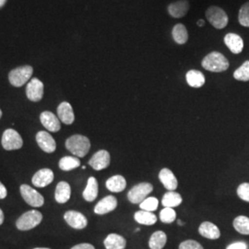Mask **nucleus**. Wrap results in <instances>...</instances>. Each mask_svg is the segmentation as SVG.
<instances>
[{
    "label": "nucleus",
    "instance_id": "1",
    "mask_svg": "<svg viewBox=\"0 0 249 249\" xmlns=\"http://www.w3.org/2000/svg\"><path fill=\"white\" fill-rule=\"evenodd\" d=\"M202 68L211 72H223L229 69V61L223 53L217 51L207 54L201 62Z\"/></svg>",
    "mask_w": 249,
    "mask_h": 249
},
{
    "label": "nucleus",
    "instance_id": "2",
    "mask_svg": "<svg viewBox=\"0 0 249 249\" xmlns=\"http://www.w3.org/2000/svg\"><path fill=\"white\" fill-rule=\"evenodd\" d=\"M66 148L71 151L73 155L83 158L89 152L90 142L89 139L85 136L73 135L66 141Z\"/></svg>",
    "mask_w": 249,
    "mask_h": 249
},
{
    "label": "nucleus",
    "instance_id": "3",
    "mask_svg": "<svg viewBox=\"0 0 249 249\" xmlns=\"http://www.w3.org/2000/svg\"><path fill=\"white\" fill-rule=\"evenodd\" d=\"M205 16L208 21L217 30L225 28L229 22L227 13L218 6H211L208 8L205 12Z\"/></svg>",
    "mask_w": 249,
    "mask_h": 249
},
{
    "label": "nucleus",
    "instance_id": "4",
    "mask_svg": "<svg viewBox=\"0 0 249 249\" xmlns=\"http://www.w3.org/2000/svg\"><path fill=\"white\" fill-rule=\"evenodd\" d=\"M43 220V215L36 210L29 211L22 214L16 222V226L20 231L32 230L37 225H39Z\"/></svg>",
    "mask_w": 249,
    "mask_h": 249
},
{
    "label": "nucleus",
    "instance_id": "5",
    "mask_svg": "<svg viewBox=\"0 0 249 249\" xmlns=\"http://www.w3.org/2000/svg\"><path fill=\"white\" fill-rule=\"evenodd\" d=\"M34 70L31 66L18 67L9 72V80L11 85L14 87H21L31 79Z\"/></svg>",
    "mask_w": 249,
    "mask_h": 249
},
{
    "label": "nucleus",
    "instance_id": "6",
    "mask_svg": "<svg viewBox=\"0 0 249 249\" xmlns=\"http://www.w3.org/2000/svg\"><path fill=\"white\" fill-rule=\"evenodd\" d=\"M152 190L153 187L150 183H141L129 190L127 198L131 203L141 204L143 200L147 198L149 194L152 192Z\"/></svg>",
    "mask_w": 249,
    "mask_h": 249
},
{
    "label": "nucleus",
    "instance_id": "7",
    "mask_svg": "<svg viewBox=\"0 0 249 249\" xmlns=\"http://www.w3.org/2000/svg\"><path fill=\"white\" fill-rule=\"evenodd\" d=\"M1 143L5 150L14 151V150H18L22 147L23 141H22L20 135L16 130H14L12 128H9L4 131Z\"/></svg>",
    "mask_w": 249,
    "mask_h": 249
},
{
    "label": "nucleus",
    "instance_id": "8",
    "mask_svg": "<svg viewBox=\"0 0 249 249\" xmlns=\"http://www.w3.org/2000/svg\"><path fill=\"white\" fill-rule=\"evenodd\" d=\"M20 194L26 203L32 207H42L45 203V198L37 190L28 185H21L20 186Z\"/></svg>",
    "mask_w": 249,
    "mask_h": 249
},
{
    "label": "nucleus",
    "instance_id": "9",
    "mask_svg": "<svg viewBox=\"0 0 249 249\" xmlns=\"http://www.w3.org/2000/svg\"><path fill=\"white\" fill-rule=\"evenodd\" d=\"M27 97L32 102H39L44 96V83L38 79H32L27 84Z\"/></svg>",
    "mask_w": 249,
    "mask_h": 249
},
{
    "label": "nucleus",
    "instance_id": "10",
    "mask_svg": "<svg viewBox=\"0 0 249 249\" xmlns=\"http://www.w3.org/2000/svg\"><path fill=\"white\" fill-rule=\"evenodd\" d=\"M64 219L70 226L77 230L84 229L88 224L87 218L83 214L76 211L67 212L64 215Z\"/></svg>",
    "mask_w": 249,
    "mask_h": 249
},
{
    "label": "nucleus",
    "instance_id": "11",
    "mask_svg": "<svg viewBox=\"0 0 249 249\" xmlns=\"http://www.w3.org/2000/svg\"><path fill=\"white\" fill-rule=\"evenodd\" d=\"M110 154L107 151L101 150L93 154L91 159L89 160V164L96 171L106 169L110 164Z\"/></svg>",
    "mask_w": 249,
    "mask_h": 249
},
{
    "label": "nucleus",
    "instance_id": "12",
    "mask_svg": "<svg viewBox=\"0 0 249 249\" xmlns=\"http://www.w3.org/2000/svg\"><path fill=\"white\" fill-rule=\"evenodd\" d=\"M41 123L50 132H58L61 128L60 120L49 111H45L40 116Z\"/></svg>",
    "mask_w": 249,
    "mask_h": 249
},
{
    "label": "nucleus",
    "instance_id": "13",
    "mask_svg": "<svg viewBox=\"0 0 249 249\" xmlns=\"http://www.w3.org/2000/svg\"><path fill=\"white\" fill-rule=\"evenodd\" d=\"M36 142L39 147L47 153H52L56 149V144L53 137L46 131H39L36 135Z\"/></svg>",
    "mask_w": 249,
    "mask_h": 249
},
{
    "label": "nucleus",
    "instance_id": "14",
    "mask_svg": "<svg viewBox=\"0 0 249 249\" xmlns=\"http://www.w3.org/2000/svg\"><path fill=\"white\" fill-rule=\"evenodd\" d=\"M189 8H190V4L188 0H178L174 3H171L167 9L171 17L180 18L187 15Z\"/></svg>",
    "mask_w": 249,
    "mask_h": 249
},
{
    "label": "nucleus",
    "instance_id": "15",
    "mask_svg": "<svg viewBox=\"0 0 249 249\" xmlns=\"http://www.w3.org/2000/svg\"><path fill=\"white\" fill-rule=\"evenodd\" d=\"M53 180V173L52 170H39L33 177L32 182L37 187H45L50 185Z\"/></svg>",
    "mask_w": 249,
    "mask_h": 249
},
{
    "label": "nucleus",
    "instance_id": "16",
    "mask_svg": "<svg viewBox=\"0 0 249 249\" xmlns=\"http://www.w3.org/2000/svg\"><path fill=\"white\" fill-rule=\"evenodd\" d=\"M117 199L114 196H107L99 201L94 208V213L98 215L109 213L116 210Z\"/></svg>",
    "mask_w": 249,
    "mask_h": 249
},
{
    "label": "nucleus",
    "instance_id": "17",
    "mask_svg": "<svg viewBox=\"0 0 249 249\" xmlns=\"http://www.w3.org/2000/svg\"><path fill=\"white\" fill-rule=\"evenodd\" d=\"M224 44L229 48L231 53L238 54L244 49V41L242 37L236 34H227L224 36Z\"/></svg>",
    "mask_w": 249,
    "mask_h": 249
},
{
    "label": "nucleus",
    "instance_id": "18",
    "mask_svg": "<svg viewBox=\"0 0 249 249\" xmlns=\"http://www.w3.org/2000/svg\"><path fill=\"white\" fill-rule=\"evenodd\" d=\"M159 179H160L161 184L167 190L175 191L178 188V179L175 177L174 173L168 168H163V169L160 170Z\"/></svg>",
    "mask_w": 249,
    "mask_h": 249
},
{
    "label": "nucleus",
    "instance_id": "19",
    "mask_svg": "<svg viewBox=\"0 0 249 249\" xmlns=\"http://www.w3.org/2000/svg\"><path fill=\"white\" fill-rule=\"evenodd\" d=\"M57 115L59 120L64 124H71L75 120L73 109L70 103L63 102L57 107Z\"/></svg>",
    "mask_w": 249,
    "mask_h": 249
},
{
    "label": "nucleus",
    "instance_id": "20",
    "mask_svg": "<svg viewBox=\"0 0 249 249\" xmlns=\"http://www.w3.org/2000/svg\"><path fill=\"white\" fill-rule=\"evenodd\" d=\"M71 196V188L69 183L67 182H59L55 188V193H54V197L56 202L64 204L68 202Z\"/></svg>",
    "mask_w": 249,
    "mask_h": 249
},
{
    "label": "nucleus",
    "instance_id": "21",
    "mask_svg": "<svg viewBox=\"0 0 249 249\" xmlns=\"http://www.w3.org/2000/svg\"><path fill=\"white\" fill-rule=\"evenodd\" d=\"M198 231L203 237L212 239V240L218 239L221 236V231L219 230V228L214 223H210V222H204L201 223L198 228Z\"/></svg>",
    "mask_w": 249,
    "mask_h": 249
},
{
    "label": "nucleus",
    "instance_id": "22",
    "mask_svg": "<svg viewBox=\"0 0 249 249\" xmlns=\"http://www.w3.org/2000/svg\"><path fill=\"white\" fill-rule=\"evenodd\" d=\"M83 197L86 201L91 202L98 196V182L94 178H89L86 188L83 191Z\"/></svg>",
    "mask_w": 249,
    "mask_h": 249
},
{
    "label": "nucleus",
    "instance_id": "23",
    "mask_svg": "<svg viewBox=\"0 0 249 249\" xmlns=\"http://www.w3.org/2000/svg\"><path fill=\"white\" fill-rule=\"evenodd\" d=\"M104 244L107 249H124L126 246V241L119 234L110 233L106 238Z\"/></svg>",
    "mask_w": 249,
    "mask_h": 249
},
{
    "label": "nucleus",
    "instance_id": "24",
    "mask_svg": "<svg viewBox=\"0 0 249 249\" xmlns=\"http://www.w3.org/2000/svg\"><path fill=\"white\" fill-rule=\"evenodd\" d=\"M187 84L192 88H200L205 84V76L202 72L198 71H189L186 75Z\"/></svg>",
    "mask_w": 249,
    "mask_h": 249
},
{
    "label": "nucleus",
    "instance_id": "25",
    "mask_svg": "<svg viewBox=\"0 0 249 249\" xmlns=\"http://www.w3.org/2000/svg\"><path fill=\"white\" fill-rule=\"evenodd\" d=\"M172 36L178 45H185L188 40L187 28L182 23L176 24L172 30Z\"/></svg>",
    "mask_w": 249,
    "mask_h": 249
},
{
    "label": "nucleus",
    "instance_id": "26",
    "mask_svg": "<svg viewBox=\"0 0 249 249\" xmlns=\"http://www.w3.org/2000/svg\"><path fill=\"white\" fill-rule=\"evenodd\" d=\"M126 187V181L122 176H114L107 181V187L111 192H122Z\"/></svg>",
    "mask_w": 249,
    "mask_h": 249
},
{
    "label": "nucleus",
    "instance_id": "27",
    "mask_svg": "<svg viewBox=\"0 0 249 249\" xmlns=\"http://www.w3.org/2000/svg\"><path fill=\"white\" fill-rule=\"evenodd\" d=\"M167 242V236L165 232L157 231L152 233L149 241V247L151 249H162Z\"/></svg>",
    "mask_w": 249,
    "mask_h": 249
},
{
    "label": "nucleus",
    "instance_id": "28",
    "mask_svg": "<svg viewBox=\"0 0 249 249\" xmlns=\"http://www.w3.org/2000/svg\"><path fill=\"white\" fill-rule=\"evenodd\" d=\"M182 196L175 191H169L162 196L161 204L164 208H175L182 203Z\"/></svg>",
    "mask_w": 249,
    "mask_h": 249
},
{
    "label": "nucleus",
    "instance_id": "29",
    "mask_svg": "<svg viewBox=\"0 0 249 249\" xmlns=\"http://www.w3.org/2000/svg\"><path fill=\"white\" fill-rule=\"evenodd\" d=\"M134 218L137 223H141L143 225H153L157 222V217L155 214L152 213L151 212L142 211V210L137 212L134 215Z\"/></svg>",
    "mask_w": 249,
    "mask_h": 249
},
{
    "label": "nucleus",
    "instance_id": "30",
    "mask_svg": "<svg viewBox=\"0 0 249 249\" xmlns=\"http://www.w3.org/2000/svg\"><path fill=\"white\" fill-rule=\"evenodd\" d=\"M233 227L236 231L245 235H249V218L244 215L236 217L233 221Z\"/></svg>",
    "mask_w": 249,
    "mask_h": 249
},
{
    "label": "nucleus",
    "instance_id": "31",
    "mask_svg": "<svg viewBox=\"0 0 249 249\" xmlns=\"http://www.w3.org/2000/svg\"><path fill=\"white\" fill-rule=\"evenodd\" d=\"M80 166V160L77 157L65 156L59 160V168L62 171H71Z\"/></svg>",
    "mask_w": 249,
    "mask_h": 249
},
{
    "label": "nucleus",
    "instance_id": "32",
    "mask_svg": "<svg viewBox=\"0 0 249 249\" xmlns=\"http://www.w3.org/2000/svg\"><path fill=\"white\" fill-rule=\"evenodd\" d=\"M233 78L239 81H249V60L243 63L240 68H238L233 72Z\"/></svg>",
    "mask_w": 249,
    "mask_h": 249
},
{
    "label": "nucleus",
    "instance_id": "33",
    "mask_svg": "<svg viewBox=\"0 0 249 249\" xmlns=\"http://www.w3.org/2000/svg\"><path fill=\"white\" fill-rule=\"evenodd\" d=\"M160 219L162 223H172L177 219V213L173 208H164L160 213Z\"/></svg>",
    "mask_w": 249,
    "mask_h": 249
},
{
    "label": "nucleus",
    "instance_id": "34",
    "mask_svg": "<svg viewBox=\"0 0 249 249\" xmlns=\"http://www.w3.org/2000/svg\"><path fill=\"white\" fill-rule=\"evenodd\" d=\"M238 21L242 26L249 28V2L244 4L239 9Z\"/></svg>",
    "mask_w": 249,
    "mask_h": 249
},
{
    "label": "nucleus",
    "instance_id": "35",
    "mask_svg": "<svg viewBox=\"0 0 249 249\" xmlns=\"http://www.w3.org/2000/svg\"><path fill=\"white\" fill-rule=\"evenodd\" d=\"M159 205V201L156 197L154 196H150L147 197L145 200H143L142 202L140 204L141 208L142 211H146V212H154L157 210Z\"/></svg>",
    "mask_w": 249,
    "mask_h": 249
},
{
    "label": "nucleus",
    "instance_id": "36",
    "mask_svg": "<svg viewBox=\"0 0 249 249\" xmlns=\"http://www.w3.org/2000/svg\"><path fill=\"white\" fill-rule=\"evenodd\" d=\"M237 195L242 200L249 202V183H243L237 188Z\"/></svg>",
    "mask_w": 249,
    "mask_h": 249
},
{
    "label": "nucleus",
    "instance_id": "37",
    "mask_svg": "<svg viewBox=\"0 0 249 249\" xmlns=\"http://www.w3.org/2000/svg\"><path fill=\"white\" fill-rule=\"evenodd\" d=\"M179 249H204L203 247L195 240H187L182 242Z\"/></svg>",
    "mask_w": 249,
    "mask_h": 249
},
{
    "label": "nucleus",
    "instance_id": "38",
    "mask_svg": "<svg viewBox=\"0 0 249 249\" xmlns=\"http://www.w3.org/2000/svg\"><path fill=\"white\" fill-rule=\"evenodd\" d=\"M226 249H248V245L245 242H234L229 245Z\"/></svg>",
    "mask_w": 249,
    "mask_h": 249
},
{
    "label": "nucleus",
    "instance_id": "39",
    "mask_svg": "<svg viewBox=\"0 0 249 249\" xmlns=\"http://www.w3.org/2000/svg\"><path fill=\"white\" fill-rule=\"evenodd\" d=\"M71 249H95L94 247L90 244H87V243H84V244H79L75 247H73Z\"/></svg>",
    "mask_w": 249,
    "mask_h": 249
},
{
    "label": "nucleus",
    "instance_id": "40",
    "mask_svg": "<svg viewBox=\"0 0 249 249\" xmlns=\"http://www.w3.org/2000/svg\"><path fill=\"white\" fill-rule=\"evenodd\" d=\"M8 195V191H7V188L5 187V186L0 182V199H3L5 198Z\"/></svg>",
    "mask_w": 249,
    "mask_h": 249
},
{
    "label": "nucleus",
    "instance_id": "41",
    "mask_svg": "<svg viewBox=\"0 0 249 249\" xmlns=\"http://www.w3.org/2000/svg\"><path fill=\"white\" fill-rule=\"evenodd\" d=\"M196 25L198 27H203L205 25V21L203 19H199V20H197V22H196Z\"/></svg>",
    "mask_w": 249,
    "mask_h": 249
},
{
    "label": "nucleus",
    "instance_id": "42",
    "mask_svg": "<svg viewBox=\"0 0 249 249\" xmlns=\"http://www.w3.org/2000/svg\"><path fill=\"white\" fill-rule=\"evenodd\" d=\"M4 222V213L2 212V210L0 209V225Z\"/></svg>",
    "mask_w": 249,
    "mask_h": 249
},
{
    "label": "nucleus",
    "instance_id": "43",
    "mask_svg": "<svg viewBox=\"0 0 249 249\" xmlns=\"http://www.w3.org/2000/svg\"><path fill=\"white\" fill-rule=\"evenodd\" d=\"M7 0H0V8H2L6 4Z\"/></svg>",
    "mask_w": 249,
    "mask_h": 249
},
{
    "label": "nucleus",
    "instance_id": "44",
    "mask_svg": "<svg viewBox=\"0 0 249 249\" xmlns=\"http://www.w3.org/2000/svg\"><path fill=\"white\" fill-rule=\"evenodd\" d=\"M178 224H179L180 226H183V225H184V223H183L181 220H178Z\"/></svg>",
    "mask_w": 249,
    "mask_h": 249
},
{
    "label": "nucleus",
    "instance_id": "45",
    "mask_svg": "<svg viewBox=\"0 0 249 249\" xmlns=\"http://www.w3.org/2000/svg\"><path fill=\"white\" fill-rule=\"evenodd\" d=\"M46 249V248H37V249Z\"/></svg>",
    "mask_w": 249,
    "mask_h": 249
},
{
    "label": "nucleus",
    "instance_id": "46",
    "mask_svg": "<svg viewBox=\"0 0 249 249\" xmlns=\"http://www.w3.org/2000/svg\"><path fill=\"white\" fill-rule=\"evenodd\" d=\"M1 116H2V111L0 110V118H1Z\"/></svg>",
    "mask_w": 249,
    "mask_h": 249
}]
</instances>
